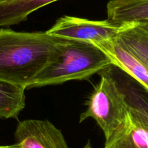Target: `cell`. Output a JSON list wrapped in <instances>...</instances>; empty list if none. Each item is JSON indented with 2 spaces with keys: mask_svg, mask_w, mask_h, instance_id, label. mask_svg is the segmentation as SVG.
<instances>
[{
  "mask_svg": "<svg viewBox=\"0 0 148 148\" xmlns=\"http://www.w3.org/2000/svg\"><path fill=\"white\" fill-rule=\"evenodd\" d=\"M84 148H92V147H91V145H90V143H89V142H88V144L87 145H86L84 146Z\"/></svg>",
  "mask_w": 148,
  "mask_h": 148,
  "instance_id": "obj_15",
  "label": "cell"
},
{
  "mask_svg": "<svg viewBox=\"0 0 148 148\" xmlns=\"http://www.w3.org/2000/svg\"><path fill=\"white\" fill-rule=\"evenodd\" d=\"M116 42L140 61L148 70V34L134 23L124 24Z\"/></svg>",
  "mask_w": 148,
  "mask_h": 148,
  "instance_id": "obj_10",
  "label": "cell"
},
{
  "mask_svg": "<svg viewBox=\"0 0 148 148\" xmlns=\"http://www.w3.org/2000/svg\"><path fill=\"white\" fill-rule=\"evenodd\" d=\"M15 137L22 148H69L61 131L47 120L19 122Z\"/></svg>",
  "mask_w": 148,
  "mask_h": 148,
  "instance_id": "obj_5",
  "label": "cell"
},
{
  "mask_svg": "<svg viewBox=\"0 0 148 148\" xmlns=\"http://www.w3.org/2000/svg\"><path fill=\"white\" fill-rule=\"evenodd\" d=\"M141 121L148 128V108L145 110V112L142 113L141 116Z\"/></svg>",
  "mask_w": 148,
  "mask_h": 148,
  "instance_id": "obj_13",
  "label": "cell"
},
{
  "mask_svg": "<svg viewBox=\"0 0 148 148\" xmlns=\"http://www.w3.org/2000/svg\"><path fill=\"white\" fill-rule=\"evenodd\" d=\"M109 68L99 72L100 80L88 98L87 109L79 118V122L93 119L105 139L120 126L128 111L124 95Z\"/></svg>",
  "mask_w": 148,
  "mask_h": 148,
  "instance_id": "obj_3",
  "label": "cell"
},
{
  "mask_svg": "<svg viewBox=\"0 0 148 148\" xmlns=\"http://www.w3.org/2000/svg\"><path fill=\"white\" fill-rule=\"evenodd\" d=\"M104 148H148V128L128 109L123 122L105 139Z\"/></svg>",
  "mask_w": 148,
  "mask_h": 148,
  "instance_id": "obj_6",
  "label": "cell"
},
{
  "mask_svg": "<svg viewBox=\"0 0 148 148\" xmlns=\"http://www.w3.org/2000/svg\"><path fill=\"white\" fill-rule=\"evenodd\" d=\"M0 148H22L19 143L16 142L15 144L11 145H5V146H0Z\"/></svg>",
  "mask_w": 148,
  "mask_h": 148,
  "instance_id": "obj_14",
  "label": "cell"
},
{
  "mask_svg": "<svg viewBox=\"0 0 148 148\" xmlns=\"http://www.w3.org/2000/svg\"><path fill=\"white\" fill-rule=\"evenodd\" d=\"M112 65L109 57L93 44L66 40L53 60L28 89L87 79Z\"/></svg>",
  "mask_w": 148,
  "mask_h": 148,
  "instance_id": "obj_2",
  "label": "cell"
},
{
  "mask_svg": "<svg viewBox=\"0 0 148 148\" xmlns=\"http://www.w3.org/2000/svg\"><path fill=\"white\" fill-rule=\"evenodd\" d=\"M47 31L0 28V80L28 87L65 42Z\"/></svg>",
  "mask_w": 148,
  "mask_h": 148,
  "instance_id": "obj_1",
  "label": "cell"
},
{
  "mask_svg": "<svg viewBox=\"0 0 148 148\" xmlns=\"http://www.w3.org/2000/svg\"><path fill=\"white\" fill-rule=\"evenodd\" d=\"M96 46L109 57L112 65L127 74L148 92V70L140 61L116 40L106 41Z\"/></svg>",
  "mask_w": 148,
  "mask_h": 148,
  "instance_id": "obj_7",
  "label": "cell"
},
{
  "mask_svg": "<svg viewBox=\"0 0 148 148\" xmlns=\"http://www.w3.org/2000/svg\"><path fill=\"white\" fill-rule=\"evenodd\" d=\"M121 29L108 19L92 21L65 15L59 18L47 32L65 40L77 41L97 45L106 41H113Z\"/></svg>",
  "mask_w": 148,
  "mask_h": 148,
  "instance_id": "obj_4",
  "label": "cell"
},
{
  "mask_svg": "<svg viewBox=\"0 0 148 148\" xmlns=\"http://www.w3.org/2000/svg\"><path fill=\"white\" fill-rule=\"evenodd\" d=\"M25 88L0 80V119H17L25 107Z\"/></svg>",
  "mask_w": 148,
  "mask_h": 148,
  "instance_id": "obj_11",
  "label": "cell"
},
{
  "mask_svg": "<svg viewBox=\"0 0 148 148\" xmlns=\"http://www.w3.org/2000/svg\"><path fill=\"white\" fill-rule=\"evenodd\" d=\"M108 20L117 25L148 21V0H110Z\"/></svg>",
  "mask_w": 148,
  "mask_h": 148,
  "instance_id": "obj_8",
  "label": "cell"
},
{
  "mask_svg": "<svg viewBox=\"0 0 148 148\" xmlns=\"http://www.w3.org/2000/svg\"><path fill=\"white\" fill-rule=\"evenodd\" d=\"M6 0H0V2H5Z\"/></svg>",
  "mask_w": 148,
  "mask_h": 148,
  "instance_id": "obj_16",
  "label": "cell"
},
{
  "mask_svg": "<svg viewBox=\"0 0 148 148\" xmlns=\"http://www.w3.org/2000/svg\"><path fill=\"white\" fill-rule=\"evenodd\" d=\"M139 29H141L142 31H143L144 32H145L146 34H148V21H144V22L141 23H134Z\"/></svg>",
  "mask_w": 148,
  "mask_h": 148,
  "instance_id": "obj_12",
  "label": "cell"
},
{
  "mask_svg": "<svg viewBox=\"0 0 148 148\" xmlns=\"http://www.w3.org/2000/svg\"><path fill=\"white\" fill-rule=\"evenodd\" d=\"M58 0H6L0 2V28L26 21L35 11Z\"/></svg>",
  "mask_w": 148,
  "mask_h": 148,
  "instance_id": "obj_9",
  "label": "cell"
}]
</instances>
